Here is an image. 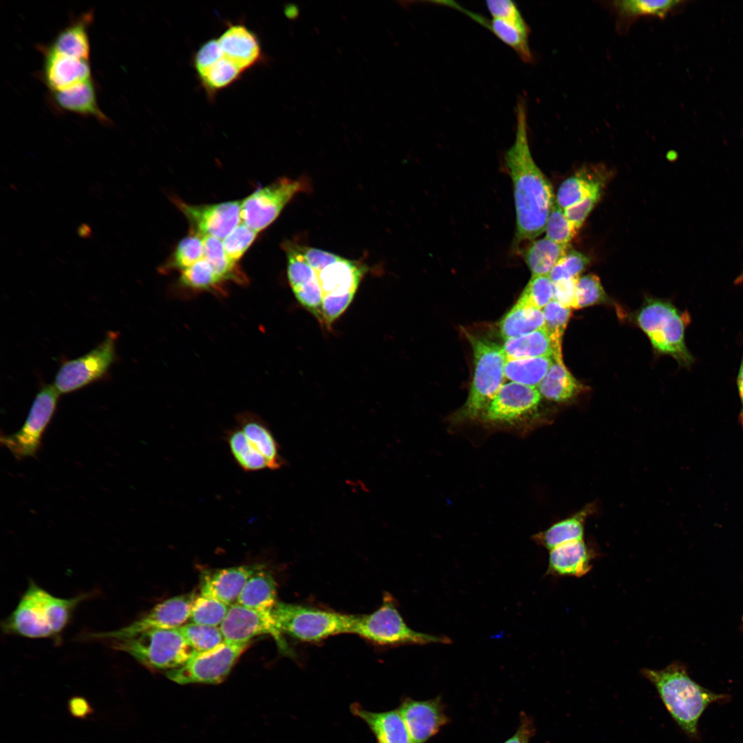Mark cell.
I'll return each mask as SVG.
<instances>
[{
	"mask_svg": "<svg viewBox=\"0 0 743 743\" xmlns=\"http://www.w3.org/2000/svg\"><path fill=\"white\" fill-rule=\"evenodd\" d=\"M516 131L505 155L514 189L516 241H531L544 230L555 201L549 181L535 164L529 147L527 109L524 98L516 107Z\"/></svg>",
	"mask_w": 743,
	"mask_h": 743,
	"instance_id": "obj_1",
	"label": "cell"
},
{
	"mask_svg": "<svg viewBox=\"0 0 743 743\" xmlns=\"http://www.w3.org/2000/svg\"><path fill=\"white\" fill-rule=\"evenodd\" d=\"M641 674L656 689L662 702L678 726L691 738L698 737V722L712 703L729 700L693 680L685 668L672 663L662 669L644 668Z\"/></svg>",
	"mask_w": 743,
	"mask_h": 743,
	"instance_id": "obj_2",
	"label": "cell"
},
{
	"mask_svg": "<svg viewBox=\"0 0 743 743\" xmlns=\"http://www.w3.org/2000/svg\"><path fill=\"white\" fill-rule=\"evenodd\" d=\"M474 354V374L467 400L457 413L458 421L480 418L498 393L505 378L506 361L502 347L469 334Z\"/></svg>",
	"mask_w": 743,
	"mask_h": 743,
	"instance_id": "obj_3",
	"label": "cell"
},
{
	"mask_svg": "<svg viewBox=\"0 0 743 743\" xmlns=\"http://www.w3.org/2000/svg\"><path fill=\"white\" fill-rule=\"evenodd\" d=\"M111 642L115 649L130 655L152 670L169 671L179 668L198 653L177 629H150Z\"/></svg>",
	"mask_w": 743,
	"mask_h": 743,
	"instance_id": "obj_4",
	"label": "cell"
},
{
	"mask_svg": "<svg viewBox=\"0 0 743 743\" xmlns=\"http://www.w3.org/2000/svg\"><path fill=\"white\" fill-rule=\"evenodd\" d=\"M272 614L282 634L303 642L351 633L354 619V615L279 601Z\"/></svg>",
	"mask_w": 743,
	"mask_h": 743,
	"instance_id": "obj_5",
	"label": "cell"
},
{
	"mask_svg": "<svg viewBox=\"0 0 743 743\" xmlns=\"http://www.w3.org/2000/svg\"><path fill=\"white\" fill-rule=\"evenodd\" d=\"M637 320L656 349L671 355L682 366L693 363V357L685 341V330L690 320L688 314L679 312L670 303L649 300Z\"/></svg>",
	"mask_w": 743,
	"mask_h": 743,
	"instance_id": "obj_6",
	"label": "cell"
},
{
	"mask_svg": "<svg viewBox=\"0 0 743 743\" xmlns=\"http://www.w3.org/2000/svg\"><path fill=\"white\" fill-rule=\"evenodd\" d=\"M59 623L56 598L30 581L13 612L1 623L5 634L29 638L54 637Z\"/></svg>",
	"mask_w": 743,
	"mask_h": 743,
	"instance_id": "obj_7",
	"label": "cell"
},
{
	"mask_svg": "<svg viewBox=\"0 0 743 743\" xmlns=\"http://www.w3.org/2000/svg\"><path fill=\"white\" fill-rule=\"evenodd\" d=\"M351 633L379 645H427L451 643L446 636L416 632L405 622L391 598L385 596L381 606L369 614L354 615Z\"/></svg>",
	"mask_w": 743,
	"mask_h": 743,
	"instance_id": "obj_8",
	"label": "cell"
},
{
	"mask_svg": "<svg viewBox=\"0 0 743 743\" xmlns=\"http://www.w3.org/2000/svg\"><path fill=\"white\" fill-rule=\"evenodd\" d=\"M118 337V332H109L91 350L62 363L52 385L58 394L74 392L103 378L115 362Z\"/></svg>",
	"mask_w": 743,
	"mask_h": 743,
	"instance_id": "obj_9",
	"label": "cell"
},
{
	"mask_svg": "<svg viewBox=\"0 0 743 743\" xmlns=\"http://www.w3.org/2000/svg\"><path fill=\"white\" fill-rule=\"evenodd\" d=\"M309 189V182L305 177L279 178L241 201V222L259 233L277 219L293 197Z\"/></svg>",
	"mask_w": 743,
	"mask_h": 743,
	"instance_id": "obj_10",
	"label": "cell"
},
{
	"mask_svg": "<svg viewBox=\"0 0 743 743\" xmlns=\"http://www.w3.org/2000/svg\"><path fill=\"white\" fill-rule=\"evenodd\" d=\"M250 643L225 640L213 649L197 653L183 666L166 671V676L180 685L221 683Z\"/></svg>",
	"mask_w": 743,
	"mask_h": 743,
	"instance_id": "obj_11",
	"label": "cell"
},
{
	"mask_svg": "<svg viewBox=\"0 0 743 743\" xmlns=\"http://www.w3.org/2000/svg\"><path fill=\"white\" fill-rule=\"evenodd\" d=\"M58 394L53 385H46L36 394L21 428L10 435H2L1 443L19 460L34 457L41 446L42 436L56 409Z\"/></svg>",
	"mask_w": 743,
	"mask_h": 743,
	"instance_id": "obj_12",
	"label": "cell"
},
{
	"mask_svg": "<svg viewBox=\"0 0 743 743\" xmlns=\"http://www.w3.org/2000/svg\"><path fill=\"white\" fill-rule=\"evenodd\" d=\"M196 594L191 592L166 599L129 625L109 632L94 633L91 637L112 641L127 638L150 629H177L189 620Z\"/></svg>",
	"mask_w": 743,
	"mask_h": 743,
	"instance_id": "obj_13",
	"label": "cell"
},
{
	"mask_svg": "<svg viewBox=\"0 0 743 743\" xmlns=\"http://www.w3.org/2000/svg\"><path fill=\"white\" fill-rule=\"evenodd\" d=\"M541 396L536 387L508 383L502 385L480 418L493 425L517 424L535 412Z\"/></svg>",
	"mask_w": 743,
	"mask_h": 743,
	"instance_id": "obj_14",
	"label": "cell"
},
{
	"mask_svg": "<svg viewBox=\"0 0 743 743\" xmlns=\"http://www.w3.org/2000/svg\"><path fill=\"white\" fill-rule=\"evenodd\" d=\"M219 628L228 642L250 643L256 636L270 635L282 652L290 651L276 625L272 610H256L234 603L230 606Z\"/></svg>",
	"mask_w": 743,
	"mask_h": 743,
	"instance_id": "obj_15",
	"label": "cell"
},
{
	"mask_svg": "<svg viewBox=\"0 0 743 743\" xmlns=\"http://www.w3.org/2000/svg\"><path fill=\"white\" fill-rule=\"evenodd\" d=\"M174 204L184 214L194 230L202 237L224 239L241 222V201L213 204H190L175 198Z\"/></svg>",
	"mask_w": 743,
	"mask_h": 743,
	"instance_id": "obj_16",
	"label": "cell"
},
{
	"mask_svg": "<svg viewBox=\"0 0 743 743\" xmlns=\"http://www.w3.org/2000/svg\"><path fill=\"white\" fill-rule=\"evenodd\" d=\"M398 709L413 743H426L450 722L440 696L424 700L404 697Z\"/></svg>",
	"mask_w": 743,
	"mask_h": 743,
	"instance_id": "obj_17",
	"label": "cell"
},
{
	"mask_svg": "<svg viewBox=\"0 0 743 743\" xmlns=\"http://www.w3.org/2000/svg\"><path fill=\"white\" fill-rule=\"evenodd\" d=\"M263 568V564L254 563L205 570L200 576V594L231 605L236 603L249 578Z\"/></svg>",
	"mask_w": 743,
	"mask_h": 743,
	"instance_id": "obj_18",
	"label": "cell"
},
{
	"mask_svg": "<svg viewBox=\"0 0 743 743\" xmlns=\"http://www.w3.org/2000/svg\"><path fill=\"white\" fill-rule=\"evenodd\" d=\"M217 40L224 55L243 72L263 59L257 36L243 24L230 25Z\"/></svg>",
	"mask_w": 743,
	"mask_h": 743,
	"instance_id": "obj_19",
	"label": "cell"
},
{
	"mask_svg": "<svg viewBox=\"0 0 743 743\" xmlns=\"http://www.w3.org/2000/svg\"><path fill=\"white\" fill-rule=\"evenodd\" d=\"M349 710L367 724L377 743H413L398 709L370 711L353 702Z\"/></svg>",
	"mask_w": 743,
	"mask_h": 743,
	"instance_id": "obj_20",
	"label": "cell"
},
{
	"mask_svg": "<svg viewBox=\"0 0 743 743\" xmlns=\"http://www.w3.org/2000/svg\"><path fill=\"white\" fill-rule=\"evenodd\" d=\"M43 78L52 91H59L91 80L88 60L80 59L46 50Z\"/></svg>",
	"mask_w": 743,
	"mask_h": 743,
	"instance_id": "obj_21",
	"label": "cell"
},
{
	"mask_svg": "<svg viewBox=\"0 0 743 743\" xmlns=\"http://www.w3.org/2000/svg\"><path fill=\"white\" fill-rule=\"evenodd\" d=\"M594 558L583 540L561 545L550 550L546 574L581 577L591 570Z\"/></svg>",
	"mask_w": 743,
	"mask_h": 743,
	"instance_id": "obj_22",
	"label": "cell"
},
{
	"mask_svg": "<svg viewBox=\"0 0 743 743\" xmlns=\"http://www.w3.org/2000/svg\"><path fill=\"white\" fill-rule=\"evenodd\" d=\"M449 6L466 13L474 21L490 30L497 38L514 50L519 56L526 63L533 61L529 45L530 28L502 19L493 18L488 21L482 16L469 11L454 1Z\"/></svg>",
	"mask_w": 743,
	"mask_h": 743,
	"instance_id": "obj_23",
	"label": "cell"
},
{
	"mask_svg": "<svg viewBox=\"0 0 743 743\" xmlns=\"http://www.w3.org/2000/svg\"><path fill=\"white\" fill-rule=\"evenodd\" d=\"M364 272L358 263L341 258L316 274L324 297L356 292Z\"/></svg>",
	"mask_w": 743,
	"mask_h": 743,
	"instance_id": "obj_24",
	"label": "cell"
},
{
	"mask_svg": "<svg viewBox=\"0 0 743 743\" xmlns=\"http://www.w3.org/2000/svg\"><path fill=\"white\" fill-rule=\"evenodd\" d=\"M680 2L673 0H621L607 2V6L616 16L617 30L626 32L640 17H665Z\"/></svg>",
	"mask_w": 743,
	"mask_h": 743,
	"instance_id": "obj_25",
	"label": "cell"
},
{
	"mask_svg": "<svg viewBox=\"0 0 743 743\" xmlns=\"http://www.w3.org/2000/svg\"><path fill=\"white\" fill-rule=\"evenodd\" d=\"M52 97L55 104L63 110L89 116L104 123L109 122L98 107L91 79L65 89L52 91Z\"/></svg>",
	"mask_w": 743,
	"mask_h": 743,
	"instance_id": "obj_26",
	"label": "cell"
},
{
	"mask_svg": "<svg viewBox=\"0 0 743 743\" xmlns=\"http://www.w3.org/2000/svg\"><path fill=\"white\" fill-rule=\"evenodd\" d=\"M588 505L573 515L561 520L533 536L534 541L549 551L561 545L583 540L585 523L593 511Z\"/></svg>",
	"mask_w": 743,
	"mask_h": 743,
	"instance_id": "obj_27",
	"label": "cell"
},
{
	"mask_svg": "<svg viewBox=\"0 0 743 743\" xmlns=\"http://www.w3.org/2000/svg\"><path fill=\"white\" fill-rule=\"evenodd\" d=\"M277 603L275 579L265 568L249 578L236 602L243 607L261 611L272 610Z\"/></svg>",
	"mask_w": 743,
	"mask_h": 743,
	"instance_id": "obj_28",
	"label": "cell"
},
{
	"mask_svg": "<svg viewBox=\"0 0 743 743\" xmlns=\"http://www.w3.org/2000/svg\"><path fill=\"white\" fill-rule=\"evenodd\" d=\"M92 14L87 13L62 30L47 50L80 59L88 60L89 41L88 25Z\"/></svg>",
	"mask_w": 743,
	"mask_h": 743,
	"instance_id": "obj_29",
	"label": "cell"
},
{
	"mask_svg": "<svg viewBox=\"0 0 743 743\" xmlns=\"http://www.w3.org/2000/svg\"><path fill=\"white\" fill-rule=\"evenodd\" d=\"M239 429L250 444L264 457L268 469L276 470L283 464L279 446L270 430L262 422L252 417H241Z\"/></svg>",
	"mask_w": 743,
	"mask_h": 743,
	"instance_id": "obj_30",
	"label": "cell"
},
{
	"mask_svg": "<svg viewBox=\"0 0 743 743\" xmlns=\"http://www.w3.org/2000/svg\"><path fill=\"white\" fill-rule=\"evenodd\" d=\"M538 386L541 396L554 402L572 399L581 387L563 362L555 360Z\"/></svg>",
	"mask_w": 743,
	"mask_h": 743,
	"instance_id": "obj_31",
	"label": "cell"
},
{
	"mask_svg": "<svg viewBox=\"0 0 743 743\" xmlns=\"http://www.w3.org/2000/svg\"><path fill=\"white\" fill-rule=\"evenodd\" d=\"M502 349L506 360L553 357L552 345L545 327L523 336L505 340Z\"/></svg>",
	"mask_w": 743,
	"mask_h": 743,
	"instance_id": "obj_32",
	"label": "cell"
},
{
	"mask_svg": "<svg viewBox=\"0 0 743 743\" xmlns=\"http://www.w3.org/2000/svg\"><path fill=\"white\" fill-rule=\"evenodd\" d=\"M544 325L542 310L517 303L500 321L499 329L506 340L531 333Z\"/></svg>",
	"mask_w": 743,
	"mask_h": 743,
	"instance_id": "obj_33",
	"label": "cell"
},
{
	"mask_svg": "<svg viewBox=\"0 0 743 743\" xmlns=\"http://www.w3.org/2000/svg\"><path fill=\"white\" fill-rule=\"evenodd\" d=\"M569 248V244H561L547 237L532 242L524 255L532 277L549 275Z\"/></svg>",
	"mask_w": 743,
	"mask_h": 743,
	"instance_id": "obj_34",
	"label": "cell"
},
{
	"mask_svg": "<svg viewBox=\"0 0 743 743\" xmlns=\"http://www.w3.org/2000/svg\"><path fill=\"white\" fill-rule=\"evenodd\" d=\"M603 182L585 170L577 172L563 181L557 191L556 203L563 210L587 197L601 193Z\"/></svg>",
	"mask_w": 743,
	"mask_h": 743,
	"instance_id": "obj_35",
	"label": "cell"
},
{
	"mask_svg": "<svg viewBox=\"0 0 743 743\" xmlns=\"http://www.w3.org/2000/svg\"><path fill=\"white\" fill-rule=\"evenodd\" d=\"M554 361L552 356L506 360L505 378L514 383L536 387Z\"/></svg>",
	"mask_w": 743,
	"mask_h": 743,
	"instance_id": "obj_36",
	"label": "cell"
},
{
	"mask_svg": "<svg viewBox=\"0 0 743 743\" xmlns=\"http://www.w3.org/2000/svg\"><path fill=\"white\" fill-rule=\"evenodd\" d=\"M231 454L237 464L246 471H257L266 468L264 457L250 444L241 430L235 429L226 435Z\"/></svg>",
	"mask_w": 743,
	"mask_h": 743,
	"instance_id": "obj_37",
	"label": "cell"
},
{
	"mask_svg": "<svg viewBox=\"0 0 743 743\" xmlns=\"http://www.w3.org/2000/svg\"><path fill=\"white\" fill-rule=\"evenodd\" d=\"M243 72L224 55L204 72L200 80L209 95L226 88L241 76Z\"/></svg>",
	"mask_w": 743,
	"mask_h": 743,
	"instance_id": "obj_38",
	"label": "cell"
},
{
	"mask_svg": "<svg viewBox=\"0 0 743 743\" xmlns=\"http://www.w3.org/2000/svg\"><path fill=\"white\" fill-rule=\"evenodd\" d=\"M545 328L548 332L553 348V358L562 361L561 341L567 326L570 308H566L554 300H551L543 308Z\"/></svg>",
	"mask_w": 743,
	"mask_h": 743,
	"instance_id": "obj_39",
	"label": "cell"
},
{
	"mask_svg": "<svg viewBox=\"0 0 743 743\" xmlns=\"http://www.w3.org/2000/svg\"><path fill=\"white\" fill-rule=\"evenodd\" d=\"M230 606L217 599L196 594L192 603L189 621L203 625L220 626Z\"/></svg>",
	"mask_w": 743,
	"mask_h": 743,
	"instance_id": "obj_40",
	"label": "cell"
},
{
	"mask_svg": "<svg viewBox=\"0 0 743 743\" xmlns=\"http://www.w3.org/2000/svg\"><path fill=\"white\" fill-rule=\"evenodd\" d=\"M202 239L203 258L211 265L215 272L224 281L226 279L240 281L238 278L241 279L242 275L237 264L231 263L228 259L222 240L212 236H204Z\"/></svg>",
	"mask_w": 743,
	"mask_h": 743,
	"instance_id": "obj_41",
	"label": "cell"
},
{
	"mask_svg": "<svg viewBox=\"0 0 743 743\" xmlns=\"http://www.w3.org/2000/svg\"><path fill=\"white\" fill-rule=\"evenodd\" d=\"M203 254L202 237L193 233L178 243L171 257L160 268V270L176 269L182 271L202 259Z\"/></svg>",
	"mask_w": 743,
	"mask_h": 743,
	"instance_id": "obj_42",
	"label": "cell"
},
{
	"mask_svg": "<svg viewBox=\"0 0 743 743\" xmlns=\"http://www.w3.org/2000/svg\"><path fill=\"white\" fill-rule=\"evenodd\" d=\"M177 629L190 646L198 653L213 649L225 641L218 627L189 623Z\"/></svg>",
	"mask_w": 743,
	"mask_h": 743,
	"instance_id": "obj_43",
	"label": "cell"
},
{
	"mask_svg": "<svg viewBox=\"0 0 743 743\" xmlns=\"http://www.w3.org/2000/svg\"><path fill=\"white\" fill-rule=\"evenodd\" d=\"M284 248L288 258V278L293 291L311 281L317 274L305 259L301 246L287 243Z\"/></svg>",
	"mask_w": 743,
	"mask_h": 743,
	"instance_id": "obj_44",
	"label": "cell"
},
{
	"mask_svg": "<svg viewBox=\"0 0 743 743\" xmlns=\"http://www.w3.org/2000/svg\"><path fill=\"white\" fill-rule=\"evenodd\" d=\"M180 281L182 286L194 290H208L219 286L224 280L204 259L181 271Z\"/></svg>",
	"mask_w": 743,
	"mask_h": 743,
	"instance_id": "obj_45",
	"label": "cell"
},
{
	"mask_svg": "<svg viewBox=\"0 0 743 743\" xmlns=\"http://www.w3.org/2000/svg\"><path fill=\"white\" fill-rule=\"evenodd\" d=\"M553 297V283L549 275L532 277L517 302L519 304L543 308Z\"/></svg>",
	"mask_w": 743,
	"mask_h": 743,
	"instance_id": "obj_46",
	"label": "cell"
},
{
	"mask_svg": "<svg viewBox=\"0 0 743 743\" xmlns=\"http://www.w3.org/2000/svg\"><path fill=\"white\" fill-rule=\"evenodd\" d=\"M258 233L242 222L224 239L222 244L229 261L237 264L257 237Z\"/></svg>",
	"mask_w": 743,
	"mask_h": 743,
	"instance_id": "obj_47",
	"label": "cell"
},
{
	"mask_svg": "<svg viewBox=\"0 0 743 743\" xmlns=\"http://www.w3.org/2000/svg\"><path fill=\"white\" fill-rule=\"evenodd\" d=\"M578 230L568 219L563 210L555 202L546 222V237L554 242L567 245L574 237Z\"/></svg>",
	"mask_w": 743,
	"mask_h": 743,
	"instance_id": "obj_48",
	"label": "cell"
},
{
	"mask_svg": "<svg viewBox=\"0 0 743 743\" xmlns=\"http://www.w3.org/2000/svg\"><path fill=\"white\" fill-rule=\"evenodd\" d=\"M590 259L586 255L573 249H568L566 254L558 261L549 274L552 283L563 279L579 277V274L589 264Z\"/></svg>",
	"mask_w": 743,
	"mask_h": 743,
	"instance_id": "obj_49",
	"label": "cell"
},
{
	"mask_svg": "<svg viewBox=\"0 0 743 743\" xmlns=\"http://www.w3.org/2000/svg\"><path fill=\"white\" fill-rule=\"evenodd\" d=\"M606 294L599 278L592 274L579 277L576 288V309L605 302Z\"/></svg>",
	"mask_w": 743,
	"mask_h": 743,
	"instance_id": "obj_50",
	"label": "cell"
},
{
	"mask_svg": "<svg viewBox=\"0 0 743 743\" xmlns=\"http://www.w3.org/2000/svg\"><path fill=\"white\" fill-rule=\"evenodd\" d=\"M356 292L341 295L327 294L323 297L319 314L330 325L341 316L354 299Z\"/></svg>",
	"mask_w": 743,
	"mask_h": 743,
	"instance_id": "obj_51",
	"label": "cell"
},
{
	"mask_svg": "<svg viewBox=\"0 0 743 743\" xmlns=\"http://www.w3.org/2000/svg\"><path fill=\"white\" fill-rule=\"evenodd\" d=\"M217 39H212L200 46L193 58V65L200 75L223 56Z\"/></svg>",
	"mask_w": 743,
	"mask_h": 743,
	"instance_id": "obj_52",
	"label": "cell"
},
{
	"mask_svg": "<svg viewBox=\"0 0 743 743\" xmlns=\"http://www.w3.org/2000/svg\"><path fill=\"white\" fill-rule=\"evenodd\" d=\"M293 292L302 305L319 313L323 296L318 277Z\"/></svg>",
	"mask_w": 743,
	"mask_h": 743,
	"instance_id": "obj_53",
	"label": "cell"
},
{
	"mask_svg": "<svg viewBox=\"0 0 743 743\" xmlns=\"http://www.w3.org/2000/svg\"><path fill=\"white\" fill-rule=\"evenodd\" d=\"M486 7L493 18L502 19L527 25L517 5L510 0H488Z\"/></svg>",
	"mask_w": 743,
	"mask_h": 743,
	"instance_id": "obj_54",
	"label": "cell"
},
{
	"mask_svg": "<svg viewBox=\"0 0 743 743\" xmlns=\"http://www.w3.org/2000/svg\"><path fill=\"white\" fill-rule=\"evenodd\" d=\"M601 193L592 194L563 210L568 219L579 229L600 199Z\"/></svg>",
	"mask_w": 743,
	"mask_h": 743,
	"instance_id": "obj_55",
	"label": "cell"
},
{
	"mask_svg": "<svg viewBox=\"0 0 743 743\" xmlns=\"http://www.w3.org/2000/svg\"><path fill=\"white\" fill-rule=\"evenodd\" d=\"M579 277L553 283L552 299L566 308L576 309V288Z\"/></svg>",
	"mask_w": 743,
	"mask_h": 743,
	"instance_id": "obj_56",
	"label": "cell"
},
{
	"mask_svg": "<svg viewBox=\"0 0 743 743\" xmlns=\"http://www.w3.org/2000/svg\"><path fill=\"white\" fill-rule=\"evenodd\" d=\"M305 259L316 273L342 257L325 250L310 247H302Z\"/></svg>",
	"mask_w": 743,
	"mask_h": 743,
	"instance_id": "obj_57",
	"label": "cell"
},
{
	"mask_svg": "<svg viewBox=\"0 0 743 743\" xmlns=\"http://www.w3.org/2000/svg\"><path fill=\"white\" fill-rule=\"evenodd\" d=\"M535 732V729L532 718L524 712H521L516 732L503 743H529Z\"/></svg>",
	"mask_w": 743,
	"mask_h": 743,
	"instance_id": "obj_58",
	"label": "cell"
},
{
	"mask_svg": "<svg viewBox=\"0 0 743 743\" xmlns=\"http://www.w3.org/2000/svg\"><path fill=\"white\" fill-rule=\"evenodd\" d=\"M70 714L77 718L85 719L94 713V709L83 697L74 696L68 701Z\"/></svg>",
	"mask_w": 743,
	"mask_h": 743,
	"instance_id": "obj_59",
	"label": "cell"
},
{
	"mask_svg": "<svg viewBox=\"0 0 743 743\" xmlns=\"http://www.w3.org/2000/svg\"><path fill=\"white\" fill-rule=\"evenodd\" d=\"M737 385L742 404L741 410L739 415V421L743 427V356L737 374Z\"/></svg>",
	"mask_w": 743,
	"mask_h": 743,
	"instance_id": "obj_60",
	"label": "cell"
},
{
	"mask_svg": "<svg viewBox=\"0 0 743 743\" xmlns=\"http://www.w3.org/2000/svg\"><path fill=\"white\" fill-rule=\"evenodd\" d=\"M78 234L80 237L86 238L91 235L90 227L86 224H82L78 228Z\"/></svg>",
	"mask_w": 743,
	"mask_h": 743,
	"instance_id": "obj_61",
	"label": "cell"
},
{
	"mask_svg": "<svg viewBox=\"0 0 743 743\" xmlns=\"http://www.w3.org/2000/svg\"><path fill=\"white\" fill-rule=\"evenodd\" d=\"M285 12L286 16L290 19H295L298 17L299 12L298 8L294 5H290L287 6Z\"/></svg>",
	"mask_w": 743,
	"mask_h": 743,
	"instance_id": "obj_62",
	"label": "cell"
},
{
	"mask_svg": "<svg viewBox=\"0 0 743 743\" xmlns=\"http://www.w3.org/2000/svg\"><path fill=\"white\" fill-rule=\"evenodd\" d=\"M735 283L736 284H739V283H743V269H742V270L741 273H740V274H739V276H738V277H737V279H736L735 280Z\"/></svg>",
	"mask_w": 743,
	"mask_h": 743,
	"instance_id": "obj_63",
	"label": "cell"
}]
</instances>
